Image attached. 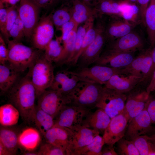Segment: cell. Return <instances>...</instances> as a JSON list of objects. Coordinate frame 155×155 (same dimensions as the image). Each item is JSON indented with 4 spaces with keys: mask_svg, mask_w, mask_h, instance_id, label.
Segmentation results:
<instances>
[{
    "mask_svg": "<svg viewBox=\"0 0 155 155\" xmlns=\"http://www.w3.org/2000/svg\"><path fill=\"white\" fill-rule=\"evenodd\" d=\"M6 93L9 102L18 110L23 121L29 125L34 123L36 91L29 75L17 82Z\"/></svg>",
    "mask_w": 155,
    "mask_h": 155,
    "instance_id": "obj_1",
    "label": "cell"
},
{
    "mask_svg": "<svg viewBox=\"0 0 155 155\" xmlns=\"http://www.w3.org/2000/svg\"><path fill=\"white\" fill-rule=\"evenodd\" d=\"M7 43L8 65L19 73L29 68L42 51L12 40H9Z\"/></svg>",
    "mask_w": 155,
    "mask_h": 155,
    "instance_id": "obj_2",
    "label": "cell"
},
{
    "mask_svg": "<svg viewBox=\"0 0 155 155\" xmlns=\"http://www.w3.org/2000/svg\"><path fill=\"white\" fill-rule=\"evenodd\" d=\"M104 87L99 84L80 81L67 95L69 104L91 110L96 108Z\"/></svg>",
    "mask_w": 155,
    "mask_h": 155,
    "instance_id": "obj_3",
    "label": "cell"
},
{
    "mask_svg": "<svg viewBox=\"0 0 155 155\" xmlns=\"http://www.w3.org/2000/svg\"><path fill=\"white\" fill-rule=\"evenodd\" d=\"M52 63L46 58L44 53H40L29 68L27 74L35 88L36 98L52 83L55 75Z\"/></svg>",
    "mask_w": 155,
    "mask_h": 155,
    "instance_id": "obj_4",
    "label": "cell"
},
{
    "mask_svg": "<svg viewBox=\"0 0 155 155\" xmlns=\"http://www.w3.org/2000/svg\"><path fill=\"white\" fill-rule=\"evenodd\" d=\"M99 19L95 25L97 30L96 37L79 57L77 64L78 68L88 67L94 63L99 58L107 43L105 34L106 23Z\"/></svg>",
    "mask_w": 155,
    "mask_h": 155,
    "instance_id": "obj_5",
    "label": "cell"
},
{
    "mask_svg": "<svg viewBox=\"0 0 155 155\" xmlns=\"http://www.w3.org/2000/svg\"><path fill=\"white\" fill-rule=\"evenodd\" d=\"M127 99L125 93L104 86L96 108L103 110L111 119L123 112Z\"/></svg>",
    "mask_w": 155,
    "mask_h": 155,
    "instance_id": "obj_6",
    "label": "cell"
},
{
    "mask_svg": "<svg viewBox=\"0 0 155 155\" xmlns=\"http://www.w3.org/2000/svg\"><path fill=\"white\" fill-rule=\"evenodd\" d=\"M91 111L73 105L67 104L54 119L53 126L72 129L81 125L85 117Z\"/></svg>",
    "mask_w": 155,
    "mask_h": 155,
    "instance_id": "obj_7",
    "label": "cell"
},
{
    "mask_svg": "<svg viewBox=\"0 0 155 155\" xmlns=\"http://www.w3.org/2000/svg\"><path fill=\"white\" fill-rule=\"evenodd\" d=\"M120 69L95 65L91 67L78 68L73 71L80 81L104 85L113 75L120 73Z\"/></svg>",
    "mask_w": 155,
    "mask_h": 155,
    "instance_id": "obj_8",
    "label": "cell"
},
{
    "mask_svg": "<svg viewBox=\"0 0 155 155\" xmlns=\"http://www.w3.org/2000/svg\"><path fill=\"white\" fill-rule=\"evenodd\" d=\"M37 98V106L54 119L64 106L70 103L67 95L51 89L45 90Z\"/></svg>",
    "mask_w": 155,
    "mask_h": 155,
    "instance_id": "obj_9",
    "label": "cell"
},
{
    "mask_svg": "<svg viewBox=\"0 0 155 155\" xmlns=\"http://www.w3.org/2000/svg\"><path fill=\"white\" fill-rule=\"evenodd\" d=\"M18 8L19 17L24 27L25 37L30 39L40 18L41 8L33 0H20Z\"/></svg>",
    "mask_w": 155,
    "mask_h": 155,
    "instance_id": "obj_10",
    "label": "cell"
},
{
    "mask_svg": "<svg viewBox=\"0 0 155 155\" xmlns=\"http://www.w3.org/2000/svg\"><path fill=\"white\" fill-rule=\"evenodd\" d=\"M54 27L51 13L40 17L30 38L33 47L44 51L53 39L55 32Z\"/></svg>",
    "mask_w": 155,
    "mask_h": 155,
    "instance_id": "obj_11",
    "label": "cell"
},
{
    "mask_svg": "<svg viewBox=\"0 0 155 155\" xmlns=\"http://www.w3.org/2000/svg\"><path fill=\"white\" fill-rule=\"evenodd\" d=\"M152 49L144 50L128 66L121 68L120 73H124L149 79L152 63Z\"/></svg>",
    "mask_w": 155,
    "mask_h": 155,
    "instance_id": "obj_12",
    "label": "cell"
},
{
    "mask_svg": "<svg viewBox=\"0 0 155 155\" xmlns=\"http://www.w3.org/2000/svg\"><path fill=\"white\" fill-rule=\"evenodd\" d=\"M105 50L134 53L144 49L145 40L142 35L133 30L127 34L108 42Z\"/></svg>",
    "mask_w": 155,
    "mask_h": 155,
    "instance_id": "obj_13",
    "label": "cell"
},
{
    "mask_svg": "<svg viewBox=\"0 0 155 155\" xmlns=\"http://www.w3.org/2000/svg\"><path fill=\"white\" fill-rule=\"evenodd\" d=\"M111 17V19L106 23L105 26V34L107 43L129 33L134 30L138 24L123 17L114 16Z\"/></svg>",
    "mask_w": 155,
    "mask_h": 155,
    "instance_id": "obj_14",
    "label": "cell"
},
{
    "mask_svg": "<svg viewBox=\"0 0 155 155\" xmlns=\"http://www.w3.org/2000/svg\"><path fill=\"white\" fill-rule=\"evenodd\" d=\"M146 104L144 108L128 123L125 133L129 140L151 133L155 129L152 125V124L146 110Z\"/></svg>",
    "mask_w": 155,
    "mask_h": 155,
    "instance_id": "obj_15",
    "label": "cell"
},
{
    "mask_svg": "<svg viewBox=\"0 0 155 155\" xmlns=\"http://www.w3.org/2000/svg\"><path fill=\"white\" fill-rule=\"evenodd\" d=\"M128 123V119L122 113L112 118L103 133L105 144L114 146L123 137Z\"/></svg>",
    "mask_w": 155,
    "mask_h": 155,
    "instance_id": "obj_16",
    "label": "cell"
},
{
    "mask_svg": "<svg viewBox=\"0 0 155 155\" xmlns=\"http://www.w3.org/2000/svg\"><path fill=\"white\" fill-rule=\"evenodd\" d=\"M135 57L133 53L104 50L95 65L122 68L129 65Z\"/></svg>",
    "mask_w": 155,
    "mask_h": 155,
    "instance_id": "obj_17",
    "label": "cell"
},
{
    "mask_svg": "<svg viewBox=\"0 0 155 155\" xmlns=\"http://www.w3.org/2000/svg\"><path fill=\"white\" fill-rule=\"evenodd\" d=\"M70 129L69 155H76L78 151L89 144L96 135L100 134L96 130L82 125Z\"/></svg>",
    "mask_w": 155,
    "mask_h": 155,
    "instance_id": "obj_18",
    "label": "cell"
},
{
    "mask_svg": "<svg viewBox=\"0 0 155 155\" xmlns=\"http://www.w3.org/2000/svg\"><path fill=\"white\" fill-rule=\"evenodd\" d=\"M150 94L145 90H138L127 96L124 110L122 113L128 122L145 108Z\"/></svg>",
    "mask_w": 155,
    "mask_h": 155,
    "instance_id": "obj_19",
    "label": "cell"
},
{
    "mask_svg": "<svg viewBox=\"0 0 155 155\" xmlns=\"http://www.w3.org/2000/svg\"><path fill=\"white\" fill-rule=\"evenodd\" d=\"M144 81L141 78L124 73L113 75L104 85L105 87L119 92L126 93L132 90Z\"/></svg>",
    "mask_w": 155,
    "mask_h": 155,
    "instance_id": "obj_20",
    "label": "cell"
},
{
    "mask_svg": "<svg viewBox=\"0 0 155 155\" xmlns=\"http://www.w3.org/2000/svg\"><path fill=\"white\" fill-rule=\"evenodd\" d=\"M80 81L73 71L63 70L54 75L52 83L49 88L68 95Z\"/></svg>",
    "mask_w": 155,
    "mask_h": 155,
    "instance_id": "obj_21",
    "label": "cell"
},
{
    "mask_svg": "<svg viewBox=\"0 0 155 155\" xmlns=\"http://www.w3.org/2000/svg\"><path fill=\"white\" fill-rule=\"evenodd\" d=\"M127 3L122 0H102L93 7L96 18L103 15L125 18L127 10Z\"/></svg>",
    "mask_w": 155,
    "mask_h": 155,
    "instance_id": "obj_22",
    "label": "cell"
},
{
    "mask_svg": "<svg viewBox=\"0 0 155 155\" xmlns=\"http://www.w3.org/2000/svg\"><path fill=\"white\" fill-rule=\"evenodd\" d=\"M71 130L69 129L53 126L44 136L46 142L61 148L69 155V148L71 139Z\"/></svg>",
    "mask_w": 155,
    "mask_h": 155,
    "instance_id": "obj_23",
    "label": "cell"
},
{
    "mask_svg": "<svg viewBox=\"0 0 155 155\" xmlns=\"http://www.w3.org/2000/svg\"><path fill=\"white\" fill-rule=\"evenodd\" d=\"M94 112L90 111L84 119L81 125L103 133L111 118L102 109L98 108Z\"/></svg>",
    "mask_w": 155,
    "mask_h": 155,
    "instance_id": "obj_24",
    "label": "cell"
},
{
    "mask_svg": "<svg viewBox=\"0 0 155 155\" xmlns=\"http://www.w3.org/2000/svg\"><path fill=\"white\" fill-rule=\"evenodd\" d=\"M41 135L37 129L31 127L20 130L18 136L19 148L23 152L35 151L40 144Z\"/></svg>",
    "mask_w": 155,
    "mask_h": 155,
    "instance_id": "obj_25",
    "label": "cell"
},
{
    "mask_svg": "<svg viewBox=\"0 0 155 155\" xmlns=\"http://www.w3.org/2000/svg\"><path fill=\"white\" fill-rule=\"evenodd\" d=\"M12 126L0 125V142L9 151L12 155L17 154L19 148L18 136L20 130Z\"/></svg>",
    "mask_w": 155,
    "mask_h": 155,
    "instance_id": "obj_26",
    "label": "cell"
},
{
    "mask_svg": "<svg viewBox=\"0 0 155 155\" xmlns=\"http://www.w3.org/2000/svg\"><path fill=\"white\" fill-rule=\"evenodd\" d=\"M19 73L6 63L0 64V89L7 93L17 82Z\"/></svg>",
    "mask_w": 155,
    "mask_h": 155,
    "instance_id": "obj_27",
    "label": "cell"
},
{
    "mask_svg": "<svg viewBox=\"0 0 155 155\" xmlns=\"http://www.w3.org/2000/svg\"><path fill=\"white\" fill-rule=\"evenodd\" d=\"M78 26L75 28L69 34L66 38L62 42L63 49L55 63L61 65H68L74 52L76 33Z\"/></svg>",
    "mask_w": 155,
    "mask_h": 155,
    "instance_id": "obj_28",
    "label": "cell"
},
{
    "mask_svg": "<svg viewBox=\"0 0 155 155\" xmlns=\"http://www.w3.org/2000/svg\"><path fill=\"white\" fill-rule=\"evenodd\" d=\"M20 116L18 110L9 103L0 107V125L6 127L14 126L18 123Z\"/></svg>",
    "mask_w": 155,
    "mask_h": 155,
    "instance_id": "obj_29",
    "label": "cell"
},
{
    "mask_svg": "<svg viewBox=\"0 0 155 155\" xmlns=\"http://www.w3.org/2000/svg\"><path fill=\"white\" fill-rule=\"evenodd\" d=\"M145 26L150 47L153 49L155 45V0H150L145 16Z\"/></svg>",
    "mask_w": 155,
    "mask_h": 155,
    "instance_id": "obj_30",
    "label": "cell"
},
{
    "mask_svg": "<svg viewBox=\"0 0 155 155\" xmlns=\"http://www.w3.org/2000/svg\"><path fill=\"white\" fill-rule=\"evenodd\" d=\"M34 123L41 135L44 136L54 125V119L50 115L36 106Z\"/></svg>",
    "mask_w": 155,
    "mask_h": 155,
    "instance_id": "obj_31",
    "label": "cell"
},
{
    "mask_svg": "<svg viewBox=\"0 0 155 155\" xmlns=\"http://www.w3.org/2000/svg\"><path fill=\"white\" fill-rule=\"evenodd\" d=\"M52 20L57 30H60L62 26L71 19L72 10L70 5L63 3L62 5L51 13Z\"/></svg>",
    "mask_w": 155,
    "mask_h": 155,
    "instance_id": "obj_32",
    "label": "cell"
},
{
    "mask_svg": "<svg viewBox=\"0 0 155 155\" xmlns=\"http://www.w3.org/2000/svg\"><path fill=\"white\" fill-rule=\"evenodd\" d=\"M95 17H92L84 23L82 25L78 27L75 42L74 52L71 60L68 65L70 66L77 65V56L80 48L84 37L91 25L94 23Z\"/></svg>",
    "mask_w": 155,
    "mask_h": 155,
    "instance_id": "obj_33",
    "label": "cell"
},
{
    "mask_svg": "<svg viewBox=\"0 0 155 155\" xmlns=\"http://www.w3.org/2000/svg\"><path fill=\"white\" fill-rule=\"evenodd\" d=\"M132 140L140 155H154L155 153V144L152 142L149 135H140Z\"/></svg>",
    "mask_w": 155,
    "mask_h": 155,
    "instance_id": "obj_34",
    "label": "cell"
},
{
    "mask_svg": "<svg viewBox=\"0 0 155 155\" xmlns=\"http://www.w3.org/2000/svg\"><path fill=\"white\" fill-rule=\"evenodd\" d=\"M104 144L102 137L98 134L89 144L78 151L76 155H101Z\"/></svg>",
    "mask_w": 155,
    "mask_h": 155,
    "instance_id": "obj_35",
    "label": "cell"
},
{
    "mask_svg": "<svg viewBox=\"0 0 155 155\" xmlns=\"http://www.w3.org/2000/svg\"><path fill=\"white\" fill-rule=\"evenodd\" d=\"M61 42L59 37L52 39L47 45L44 51L46 58L52 63H56L63 49Z\"/></svg>",
    "mask_w": 155,
    "mask_h": 155,
    "instance_id": "obj_36",
    "label": "cell"
},
{
    "mask_svg": "<svg viewBox=\"0 0 155 155\" xmlns=\"http://www.w3.org/2000/svg\"><path fill=\"white\" fill-rule=\"evenodd\" d=\"M69 4L71 5L72 12L89 18L92 16L96 18L94 8L88 5L80 0H74Z\"/></svg>",
    "mask_w": 155,
    "mask_h": 155,
    "instance_id": "obj_37",
    "label": "cell"
},
{
    "mask_svg": "<svg viewBox=\"0 0 155 155\" xmlns=\"http://www.w3.org/2000/svg\"><path fill=\"white\" fill-rule=\"evenodd\" d=\"M118 154L121 155H140L133 141L123 137L117 142Z\"/></svg>",
    "mask_w": 155,
    "mask_h": 155,
    "instance_id": "obj_38",
    "label": "cell"
},
{
    "mask_svg": "<svg viewBox=\"0 0 155 155\" xmlns=\"http://www.w3.org/2000/svg\"><path fill=\"white\" fill-rule=\"evenodd\" d=\"M18 16V7L16 5L7 7V14L5 28V36L4 38L7 43L9 40V32Z\"/></svg>",
    "mask_w": 155,
    "mask_h": 155,
    "instance_id": "obj_39",
    "label": "cell"
},
{
    "mask_svg": "<svg viewBox=\"0 0 155 155\" xmlns=\"http://www.w3.org/2000/svg\"><path fill=\"white\" fill-rule=\"evenodd\" d=\"M38 152V155H67L64 149L46 142L40 146Z\"/></svg>",
    "mask_w": 155,
    "mask_h": 155,
    "instance_id": "obj_40",
    "label": "cell"
},
{
    "mask_svg": "<svg viewBox=\"0 0 155 155\" xmlns=\"http://www.w3.org/2000/svg\"><path fill=\"white\" fill-rule=\"evenodd\" d=\"M9 36L12 40L19 42L25 37L24 27L19 16L9 32Z\"/></svg>",
    "mask_w": 155,
    "mask_h": 155,
    "instance_id": "obj_41",
    "label": "cell"
},
{
    "mask_svg": "<svg viewBox=\"0 0 155 155\" xmlns=\"http://www.w3.org/2000/svg\"><path fill=\"white\" fill-rule=\"evenodd\" d=\"M4 4L0 1V30L1 34L3 38L5 36V28L7 14V7L6 8Z\"/></svg>",
    "mask_w": 155,
    "mask_h": 155,
    "instance_id": "obj_42",
    "label": "cell"
},
{
    "mask_svg": "<svg viewBox=\"0 0 155 155\" xmlns=\"http://www.w3.org/2000/svg\"><path fill=\"white\" fill-rule=\"evenodd\" d=\"M72 19L63 25L60 30L62 32V34L59 37L61 42L67 38L69 33L76 27L78 26Z\"/></svg>",
    "mask_w": 155,
    "mask_h": 155,
    "instance_id": "obj_43",
    "label": "cell"
},
{
    "mask_svg": "<svg viewBox=\"0 0 155 155\" xmlns=\"http://www.w3.org/2000/svg\"><path fill=\"white\" fill-rule=\"evenodd\" d=\"M5 41L3 36L0 34V63L4 64L7 62L8 49Z\"/></svg>",
    "mask_w": 155,
    "mask_h": 155,
    "instance_id": "obj_44",
    "label": "cell"
},
{
    "mask_svg": "<svg viewBox=\"0 0 155 155\" xmlns=\"http://www.w3.org/2000/svg\"><path fill=\"white\" fill-rule=\"evenodd\" d=\"M40 8L51 9L57 5L62 0H33Z\"/></svg>",
    "mask_w": 155,
    "mask_h": 155,
    "instance_id": "obj_45",
    "label": "cell"
},
{
    "mask_svg": "<svg viewBox=\"0 0 155 155\" xmlns=\"http://www.w3.org/2000/svg\"><path fill=\"white\" fill-rule=\"evenodd\" d=\"M146 108L152 124H155V97L150 94L147 101Z\"/></svg>",
    "mask_w": 155,
    "mask_h": 155,
    "instance_id": "obj_46",
    "label": "cell"
},
{
    "mask_svg": "<svg viewBox=\"0 0 155 155\" xmlns=\"http://www.w3.org/2000/svg\"><path fill=\"white\" fill-rule=\"evenodd\" d=\"M150 0H137L139 6V10L141 21L145 25V16L146 12L148 6L149 2Z\"/></svg>",
    "mask_w": 155,
    "mask_h": 155,
    "instance_id": "obj_47",
    "label": "cell"
},
{
    "mask_svg": "<svg viewBox=\"0 0 155 155\" xmlns=\"http://www.w3.org/2000/svg\"><path fill=\"white\" fill-rule=\"evenodd\" d=\"M113 146L105 144L101 151V155H117Z\"/></svg>",
    "mask_w": 155,
    "mask_h": 155,
    "instance_id": "obj_48",
    "label": "cell"
},
{
    "mask_svg": "<svg viewBox=\"0 0 155 155\" xmlns=\"http://www.w3.org/2000/svg\"><path fill=\"white\" fill-rule=\"evenodd\" d=\"M146 90L149 94H150L151 92L155 93V69L152 75L150 82Z\"/></svg>",
    "mask_w": 155,
    "mask_h": 155,
    "instance_id": "obj_49",
    "label": "cell"
},
{
    "mask_svg": "<svg viewBox=\"0 0 155 155\" xmlns=\"http://www.w3.org/2000/svg\"><path fill=\"white\" fill-rule=\"evenodd\" d=\"M152 63L150 71L149 79L150 80L152 75L155 69V45L152 49Z\"/></svg>",
    "mask_w": 155,
    "mask_h": 155,
    "instance_id": "obj_50",
    "label": "cell"
},
{
    "mask_svg": "<svg viewBox=\"0 0 155 155\" xmlns=\"http://www.w3.org/2000/svg\"><path fill=\"white\" fill-rule=\"evenodd\" d=\"M88 5L93 8L102 0H80Z\"/></svg>",
    "mask_w": 155,
    "mask_h": 155,
    "instance_id": "obj_51",
    "label": "cell"
},
{
    "mask_svg": "<svg viewBox=\"0 0 155 155\" xmlns=\"http://www.w3.org/2000/svg\"><path fill=\"white\" fill-rule=\"evenodd\" d=\"M0 155H12L9 151L0 142Z\"/></svg>",
    "mask_w": 155,
    "mask_h": 155,
    "instance_id": "obj_52",
    "label": "cell"
},
{
    "mask_svg": "<svg viewBox=\"0 0 155 155\" xmlns=\"http://www.w3.org/2000/svg\"><path fill=\"white\" fill-rule=\"evenodd\" d=\"M20 0H0L4 4H9L10 6L15 5Z\"/></svg>",
    "mask_w": 155,
    "mask_h": 155,
    "instance_id": "obj_53",
    "label": "cell"
},
{
    "mask_svg": "<svg viewBox=\"0 0 155 155\" xmlns=\"http://www.w3.org/2000/svg\"><path fill=\"white\" fill-rule=\"evenodd\" d=\"M23 155H38V152L34 151H26L23 152Z\"/></svg>",
    "mask_w": 155,
    "mask_h": 155,
    "instance_id": "obj_54",
    "label": "cell"
},
{
    "mask_svg": "<svg viewBox=\"0 0 155 155\" xmlns=\"http://www.w3.org/2000/svg\"><path fill=\"white\" fill-rule=\"evenodd\" d=\"M151 132L152 133L149 136L153 143L155 144V129Z\"/></svg>",
    "mask_w": 155,
    "mask_h": 155,
    "instance_id": "obj_55",
    "label": "cell"
},
{
    "mask_svg": "<svg viewBox=\"0 0 155 155\" xmlns=\"http://www.w3.org/2000/svg\"><path fill=\"white\" fill-rule=\"evenodd\" d=\"M124 1L127 2L128 3L133 4H138L137 0H122Z\"/></svg>",
    "mask_w": 155,
    "mask_h": 155,
    "instance_id": "obj_56",
    "label": "cell"
},
{
    "mask_svg": "<svg viewBox=\"0 0 155 155\" xmlns=\"http://www.w3.org/2000/svg\"><path fill=\"white\" fill-rule=\"evenodd\" d=\"M74 0H62L63 3L69 4Z\"/></svg>",
    "mask_w": 155,
    "mask_h": 155,
    "instance_id": "obj_57",
    "label": "cell"
},
{
    "mask_svg": "<svg viewBox=\"0 0 155 155\" xmlns=\"http://www.w3.org/2000/svg\"></svg>",
    "mask_w": 155,
    "mask_h": 155,
    "instance_id": "obj_58",
    "label": "cell"
}]
</instances>
